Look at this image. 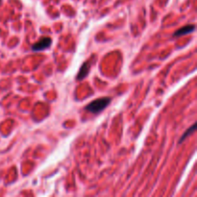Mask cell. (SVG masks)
<instances>
[{
  "label": "cell",
  "mask_w": 197,
  "mask_h": 197,
  "mask_svg": "<svg viewBox=\"0 0 197 197\" xmlns=\"http://www.w3.org/2000/svg\"><path fill=\"white\" fill-rule=\"evenodd\" d=\"M195 127H196V125H195V124H193V125H192V126L190 127V129H188V130L186 131V132H185V134L183 135V137L180 138V141H179V143H181V142H182L183 141H185V140H186V138H188V136H190V134H192V133L194 132V131H195Z\"/></svg>",
  "instance_id": "5b68a950"
},
{
  "label": "cell",
  "mask_w": 197,
  "mask_h": 197,
  "mask_svg": "<svg viewBox=\"0 0 197 197\" xmlns=\"http://www.w3.org/2000/svg\"><path fill=\"white\" fill-rule=\"evenodd\" d=\"M90 67H90V63H88V62L84 63L78 72V75H77V80H82L84 78H86L88 73V70H90Z\"/></svg>",
  "instance_id": "277c9868"
},
{
  "label": "cell",
  "mask_w": 197,
  "mask_h": 197,
  "mask_svg": "<svg viewBox=\"0 0 197 197\" xmlns=\"http://www.w3.org/2000/svg\"><path fill=\"white\" fill-rule=\"evenodd\" d=\"M50 45H51V38L48 37H45V38H41L36 43H34L32 46V50L33 51H41V50L48 48Z\"/></svg>",
  "instance_id": "7a4b0ae2"
},
{
  "label": "cell",
  "mask_w": 197,
  "mask_h": 197,
  "mask_svg": "<svg viewBox=\"0 0 197 197\" xmlns=\"http://www.w3.org/2000/svg\"><path fill=\"white\" fill-rule=\"evenodd\" d=\"M194 29H195V26H194V25H186V26L182 27L181 29H179L178 31H176L173 36H175V37L184 36V35L192 33V32L194 31Z\"/></svg>",
  "instance_id": "3957f363"
},
{
  "label": "cell",
  "mask_w": 197,
  "mask_h": 197,
  "mask_svg": "<svg viewBox=\"0 0 197 197\" xmlns=\"http://www.w3.org/2000/svg\"><path fill=\"white\" fill-rule=\"evenodd\" d=\"M110 102H111L110 97H101L91 102L90 104H88V105L85 107V109L91 114H98L105 109L110 104Z\"/></svg>",
  "instance_id": "6da1fadb"
}]
</instances>
